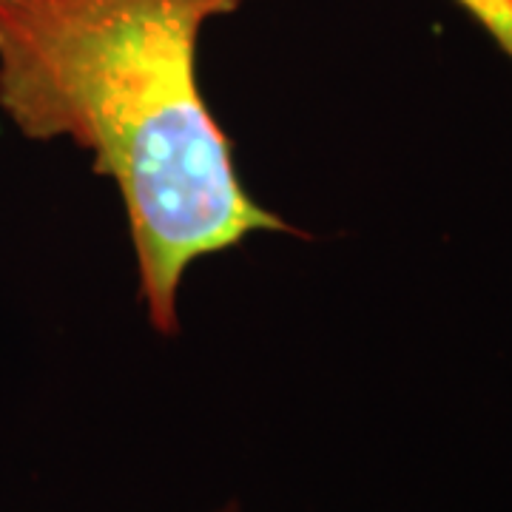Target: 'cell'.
<instances>
[{
    "instance_id": "cell-3",
    "label": "cell",
    "mask_w": 512,
    "mask_h": 512,
    "mask_svg": "<svg viewBox=\"0 0 512 512\" xmlns=\"http://www.w3.org/2000/svg\"><path fill=\"white\" fill-rule=\"evenodd\" d=\"M222 512H239L237 507H228V510H222Z\"/></svg>"
},
{
    "instance_id": "cell-2",
    "label": "cell",
    "mask_w": 512,
    "mask_h": 512,
    "mask_svg": "<svg viewBox=\"0 0 512 512\" xmlns=\"http://www.w3.org/2000/svg\"><path fill=\"white\" fill-rule=\"evenodd\" d=\"M512 60V0H456Z\"/></svg>"
},
{
    "instance_id": "cell-1",
    "label": "cell",
    "mask_w": 512,
    "mask_h": 512,
    "mask_svg": "<svg viewBox=\"0 0 512 512\" xmlns=\"http://www.w3.org/2000/svg\"><path fill=\"white\" fill-rule=\"evenodd\" d=\"M245 0H0V111L72 140L126 208L148 325L180 328L188 268L251 234H299L245 191L197 80L202 29Z\"/></svg>"
}]
</instances>
